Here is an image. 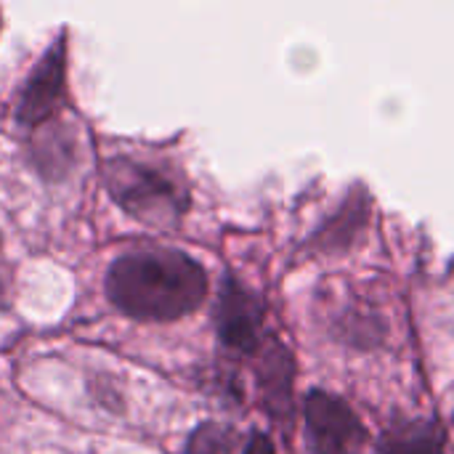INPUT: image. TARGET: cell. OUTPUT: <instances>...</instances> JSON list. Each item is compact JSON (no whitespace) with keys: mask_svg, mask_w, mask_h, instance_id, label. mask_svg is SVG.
<instances>
[{"mask_svg":"<svg viewBox=\"0 0 454 454\" xmlns=\"http://www.w3.org/2000/svg\"><path fill=\"white\" fill-rule=\"evenodd\" d=\"M207 287L202 263L173 247L125 253L104 279L109 303L136 322H178L205 303Z\"/></svg>","mask_w":454,"mask_h":454,"instance_id":"1","label":"cell"},{"mask_svg":"<svg viewBox=\"0 0 454 454\" xmlns=\"http://www.w3.org/2000/svg\"><path fill=\"white\" fill-rule=\"evenodd\" d=\"M104 186L122 213L160 231L176 229L192 205L184 178L170 165L128 154H117L106 162Z\"/></svg>","mask_w":454,"mask_h":454,"instance_id":"2","label":"cell"},{"mask_svg":"<svg viewBox=\"0 0 454 454\" xmlns=\"http://www.w3.org/2000/svg\"><path fill=\"white\" fill-rule=\"evenodd\" d=\"M263 319L266 311L261 298L237 277L226 274L213 309V325L221 346L234 356H255L269 340Z\"/></svg>","mask_w":454,"mask_h":454,"instance_id":"3","label":"cell"},{"mask_svg":"<svg viewBox=\"0 0 454 454\" xmlns=\"http://www.w3.org/2000/svg\"><path fill=\"white\" fill-rule=\"evenodd\" d=\"M67 29L53 37L45 53L37 59L35 69L21 85L16 101V122L24 130H37L61 112L67 101Z\"/></svg>","mask_w":454,"mask_h":454,"instance_id":"4","label":"cell"},{"mask_svg":"<svg viewBox=\"0 0 454 454\" xmlns=\"http://www.w3.org/2000/svg\"><path fill=\"white\" fill-rule=\"evenodd\" d=\"M306 436L314 454H359L367 442L356 412L327 391H311L306 399Z\"/></svg>","mask_w":454,"mask_h":454,"instance_id":"5","label":"cell"},{"mask_svg":"<svg viewBox=\"0 0 454 454\" xmlns=\"http://www.w3.org/2000/svg\"><path fill=\"white\" fill-rule=\"evenodd\" d=\"M255 356H258L255 378H258V391H261L263 407L277 420L290 418V391H293V356H290V351L279 340L269 338Z\"/></svg>","mask_w":454,"mask_h":454,"instance_id":"6","label":"cell"},{"mask_svg":"<svg viewBox=\"0 0 454 454\" xmlns=\"http://www.w3.org/2000/svg\"><path fill=\"white\" fill-rule=\"evenodd\" d=\"M74 160H77V144H74V138L69 136V130L64 125L48 122V125L35 130L32 162H35L37 173L45 181L64 178L72 170Z\"/></svg>","mask_w":454,"mask_h":454,"instance_id":"7","label":"cell"},{"mask_svg":"<svg viewBox=\"0 0 454 454\" xmlns=\"http://www.w3.org/2000/svg\"><path fill=\"white\" fill-rule=\"evenodd\" d=\"M378 454H444V431L436 420H402L383 434Z\"/></svg>","mask_w":454,"mask_h":454,"instance_id":"8","label":"cell"},{"mask_svg":"<svg viewBox=\"0 0 454 454\" xmlns=\"http://www.w3.org/2000/svg\"><path fill=\"white\" fill-rule=\"evenodd\" d=\"M242 444L245 442L239 439V434L231 426L202 423L200 428L192 431L181 454H239Z\"/></svg>","mask_w":454,"mask_h":454,"instance_id":"9","label":"cell"},{"mask_svg":"<svg viewBox=\"0 0 454 454\" xmlns=\"http://www.w3.org/2000/svg\"><path fill=\"white\" fill-rule=\"evenodd\" d=\"M8 301H11V266H8V258L3 250V234H0V311L8 306Z\"/></svg>","mask_w":454,"mask_h":454,"instance_id":"10","label":"cell"},{"mask_svg":"<svg viewBox=\"0 0 454 454\" xmlns=\"http://www.w3.org/2000/svg\"><path fill=\"white\" fill-rule=\"evenodd\" d=\"M239 454H274V444L266 434H250Z\"/></svg>","mask_w":454,"mask_h":454,"instance_id":"11","label":"cell"},{"mask_svg":"<svg viewBox=\"0 0 454 454\" xmlns=\"http://www.w3.org/2000/svg\"><path fill=\"white\" fill-rule=\"evenodd\" d=\"M0 27H3V16H0Z\"/></svg>","mask_w":454,"mask_h":454,"instance_id":"12","label":"cell"}]
</instances>
